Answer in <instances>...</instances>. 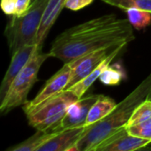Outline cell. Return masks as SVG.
I'll return each instance as SVG.
<instances>
[{
    "label": "cell",
    "mask_w": 151,
    "mask_h": 151,
    "mask_svg": "<svg viewBox=\"0 0 151 151\" xmlns=\"http://www.w3.org/2000/svg\"><path fill=\"white\" fill-rule=\"evenodd\" d=\"M48 58H50L49 52L38 51L17 75L11 84L4 100L0 104V111L2 113H7L12 109L27 103V95L37 81L40 67Z\"/></svg>",
    "instance_id": "cell-5"
},
{
    "label": "cell",
    "mask_w": 151,
    "mask_h": 151,
    "mask_svg": "<svg viewBox=\"0 0 151 151\" xmlns=\"http://www.w3.org/2000/svg\"><path fill=\"white\" fill-rule=\"evenodd\" d=\"M32 4V0H17L16 4V11H15V16H21L23 15L30 7Z\"/></svg>",
    "instance_id": "cell-23"
},
{
    "label": "cell",
    "mask_w": 151,
    "mask_h": 151,
    "mask_svg": "<svg viewBox=\"0 0 151 151\" xmlns=\"http://www.w3.org/2000/svg\"><path fill=\"white\" fill-rule=\"evenodd\" d=\"M65 0L49 1L37 34L36 43L40 47H42V43L44 40L46 39L50 28L52 27L58 17L59 16L62 9L65 7Z\"/></svg>",
    "instance_id": "cell-12"
},
{
    "label": "cell",
    "mask_w": 151,
    "mask_h": 151,
    "mask_svg": "<svg viewBox=\"0 0 151 151\" xmlns=\"http://www.w3.org/2000/svg\"><path fill=\"white\" fill-rule=\"evenodd\" d=\"M99 96L100 95H89L80 98L78 101L71 104L65 116L53 129L52 133L85 125V121L88 115L89 110L99 98Z\"/></svg>",
    "instance_id": "cell-9"
},
{
    "label": "cell",
    "mask_w": 151,
    "mask_h": 151,
    "mask_svg": "<svg viewBox=\"0 0 151 151\" xmlns=\"http://www.w3.org/2000/svg\"><path fill=\"white\" fill-rule=\"evenodd\" d=\"M151 99V73L130 93L104 119L87 127L76 145V151H95L111 135L127 127L135 109L144 101Z\"/></svg>",
    "instance_id": "cell-2"
},
{
    "label": "cell",
    "mask_w": 151,
    "mask_h": 151,
    "mask_svg": "<svg viewBox=\"0 0 151 151\" xmlns=\"http://www.w3.org/2000/svg\"><path fill=\"white\" fill-rule=\"evenodd\" d=\"M127 132L134 136L151 141V119L139 124L127 127Z\"/></svg>",
    "instance_id": "cell-20"
},
{
    "label": "cell",
    "mask_w": 151,
    "mask_h": 151,
    "mask_svg": "<svg viewBox=\"0 0 151 151\" xmlns=\"http://www.w3.org/2000/svg\"><path fill=\"white\" fill-rule=\"evenodd\" d=\"M33 1H35V0H32V2H33Z\"/></svg>",
    "instance_id": "cell-24"
},
{
    "label": "cell",
    "mask_w": 151,
    "mask_h": 151,
    "mask_svg": "<svg viewBox=\"0 0 151 151\" xmlns=\"http://www.w3.org/2000/svg\"><path fill=\"white\" fill-rule=\"evenodd\" d=\"M17 0H1V8L6 15H14Z\"/></svg>",
    "instance_id": "cell-22"
},
{
    "label": "cell",
    "mask_w": 151,
    "mask_h": 151,
    "mask_svg": "<svg viewBox=\"0 0 151 151\" xmlns=\"http://www.w3.org/2000/svg\"><path fill=\"white\" fill-rule=\"evenodd\" d=\"M49 1L35 0L23 15H12L4 32L11 55L25 45L36 43L38 30Z\"/></svg>",
    "instance_id": "cell-3"
},
{
    "label": "cell",
    "mask_w": 151,
    "mask_h": 151,
    "mask_svg": "<svg viewBox=\"0 0 151 151\" xmlns=\"http://www.w3.org/2000/svg\"><path fill=\"white\" fill-rule=\"evenodd\" d=\"M53 134L54 133L37 130L34 135L27 138L21 143L9 148L7 151H37V149Z\"/></svg>",
    "instance_id": "cell-15"
},
{
    "label": "cell",
    "mask_w": 151,
    "mask_h": 151,
    "mask_svg": "<svg viewBox=\"0 0 151 151\" xmlns=\"http://www.w3.org/2000/svg\"><path fill=\"white\" fill-rule=\"evenodd\" d=\"M94 0H65V7L71 11H79L89 5Z\"/></svg>",
    "instance_id": "cell-21"
},
{
    "label": "cell",
    "mask_w": 151,
    "mask_h": 151,
    "mask_svg": "<svg viewBox=\"0 0 151 151\" xmlns=\"http://www.w3.org/2000/svg\"><path fill=\"white\" fill-rule=\"evenodd\" d=\"M72 71L73 68L70 63L64 64V66L46 81L44 87L38 93V95L33 100L27 101V103L23 105L25 114L27 116L43 102L65 90L72 75Z\"/></svg>",
    "instance_id": "cell-7"
},
{
    "label": "cell",
    "mask_w": 151,
    "mask_h": 151,
    "mask_svg": "<svg viewBox=\"0 0 151 151\" xmlns=\"http://www.w3.org/2000/svg\"><path fill=\"white\" fill-rule=\"evenodd\" d=\"M123 50V49H122ZM122 50H118L116 51H114L112 54H111L108 58H106L92 73H90L88 76H86L84 79H82L81 81H80L79 82H77L76 84H74L73 86H72L70 88H68L69 90H71L79 99L83 97L84 94L87 92V90L92 86V84L99 79L100 75L102 74V73L109 66L111 65V63L113 61V59L122 51Z\"/></svg>",
    "instance_id": "cell-13"
},
{
    "label": "cell",
    "mask_w": 151,
    "mask_h": 151,
    "mask_svg": "<svg viewBox=\"0 0 151 151\" xmlns=\"http://www.w3.org/2000/svg\"><path fill=\"white\" fill-rule=\"evenodd\" d=\"M85 125L54 133L37 151H76V145L86 131Z\"/></svg>",
    "instance_id": "cell-11"
},
{
    "label": "cell",
    "mask_w": 151,
    "mask_h": 151,
    "mask_svg": "<svg viewBox=\"0 0 151 151\" xmlns=\"http://www.w3.org/2000/svg\"><path fill=\"white\" fill-rule=\"evenodd\" d=\"M150 144V140L134 136L127 132V127H124L104 141L95 151H134Z\"/></svg>",
    "instance_id": "cell-10"
},
{
    "label": "cell",
    "mask_w": 151,
    "mask_h": 151,
    "mask_svg": "<svg viewBox=\"0 0 151 151\" xmlns=\"http://www.w3.org/2000/svg\"><path fill=\"white\" fill-rule=\"evenodd\" d=\"M151 119V99L142 103L134 111L127 127L142 123Z\"/></svg>",
    "instance_id": "cell-19"
},
{
    "label": "cell",
    "mask_w": 151,
    "mask_h": 151,
    "mask_svg": "<svg viewBox=\"0 0 151 151\" xmlns=\"http://www.w3.org/2000/svg\"><path fill=\"white\" fill-rule=\"evenodd\" d=\"M78 100L79 98L71 90L65 89L46 100L28 114L27 116L28 124L36 130L52 133L65 116L71 104Z\"/></svg>",
    "instance_id": "cell-4"
},
{
    "label": "cell",
    "mask_w": 151,
    "mask_h": 151,
    "mask_svg": "<svg viewBox=\"0 0 151 151\" xmlns=\"http://www.w3.org/2000/svg\"><path fill=\"white\" fill-rule=\"evenodd\" d=\"M127 44L128 42H120L105 46L92 52H89L84 55L83 57L70 62L73 71L70 81L65 89L70 88L72 86L84 79L90 73H92L111 54H112L114 51L118 50L124 49Z\"/></svg>",
    "instance_id": "cell-6"
},
{
    "label": "cell",
    "mask_w": 151,
    "mask_h": 151,
    "mask_svg": "<svg viewBox=\"0 0 151 151\" xmlns=\"http://www.w3.org/2000/svg\"><path fill=\"white\" fill-rule=\"evenodd\" d=\"M124 77H125V73L120 66L109 65L100 75L99 81L104 85L115 86V85H119Z\"/></svg>",
    "instance_id": "cell-18"
},
{
    "label": "cell",
    "mask_w": 151,
    "mask_h": 151,
    "mask_svg": "<svg viewBox=\"0 0 151 151\" xmlns=\"http://www.w3.org/2000/svg\"><path fill=\"white\" fill-rule=\"evenodd\" d=\"M127 19L133 27L137 30L145 28L151 25V12L144 10L130 8L126 10Z\"/></svg>",
    "instance_id": "cell-16"
},
{
    "label": "cell",
    "mask_w": 151,
    "mask_h": 151,
    "mask_svg": "<svg viewBox=\"0 0 151 151\" xmlns=\"http://www.w3.org/2000/svg\"><path fill=\"white\" fill-rule=\"evenodd\" d=\"M116 106L117 104L112 98L100 95L99 98L89 110L88 115L85 121V126L89 127L104 119L115 109Z\"/></svg>",
    "instance_id": "cell-14"
},
{
    "label": "cell",
    "mask_w": 151,
    "mask_h": 151,
    "mask_svg": "<svg viewBox=\"0 0 151 151\" xmlns=\"http://www.w3.org/2000/svg\"><path fill=\"white\" fill-rule=\"evenodd\" d=\"M104 3L124 11L135 8L151 12V0H102Z\"/></svg>",
    "instance_id": "cell-17"
},
{
    "label": "cell",
    "mask_w": 151,
    "mask_h": 151,
    "mask_svg": "<svg viewBox=\"0 0 151 151\" xmlns=\"http://www.w3.org/2000/svg\"><path fill=\"white\" fill-rule=\"evenodd\" d=\"M135 39L128 19L105 14L76 25L58 35L49 51L50 57L68 64L100 48Z\"/></svg>",
    "instance_id": "cell-1"
},
{
    "label": "cell",
    "mask_w": 151,
    "mask_h": 151,
    "mask_svg": "<svg viewBox=\"0 0 151 151\" xmlns=\"http://www.w3.org/2000/svg\"><path fill=\"white\" fill-rule=\"evenodd\" d=\"M41 50L42 47L35 43L31 45H25L12 55L10 65L5 73L0 87V104L4 100L10 86L17 75L24 69L27 63L32 59V58Z\"/></svg>",
    "instance_id": "cell-8"
}]
</instances>
